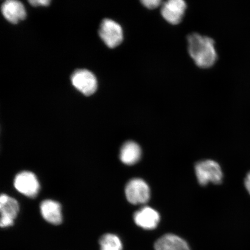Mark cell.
<instances>
[{"label":"cell","mask_w":250,"mask_h":250,"mask_svg":"<svg viewBox=\"0 0 250 250\" xmlns=\"http://www.w3.org/2000/svg\"><path fill=\"white\" fill-rule=\"evenodd\" d=\"M99 34L105 45L110 48H115L123 42V30L121 25L109 19L103 20Z\"/></svg>","instance_id":"obj_3"},{"label":"cell","mask_w":250,"mask_h":250,"mask_svg":"<svg viewBox=\"0 0 250 250\" xmlns=\"http://www.w3.org/2000/svg\"><path fill=\"white\" fill-rule=\"evenodd\" d=\"M186 8V2L183 0H169L162 5L161 14L168 23L177 24L182 21Z\"/></svg>","instance_id":"obj_8"},{"label":"cell","mask_w":250,"mask_h":250,"mask_svg":"<svg viewBox=\"0 0 250 250\" xmlns=\"http://www.w3.org/2000/svg\"><path fill=\"white\" fill-rule=\"evenodd\" d=\"M20 206L17 200L6 194H2L0 197V211H1V228L12 226L17 218Z\"/></svg>","instance_id":"obj_7"},{"label":"cell","mask_w":250,"mask_h":250,"mask_svg":"<svg viewBox=\"0 0 250 250\" xmlns=\"http://www.w3.org/2000/svg\"><path fill=\"white\" fill-rule=\"evenodd\" d=\"M101 250H123V243L115 234L107 233L100 239Z\"/></svg>","instance_id":"obj_14"},{"label":"cell","mask_w":250,"mask_h":250,"mask_svg":"<svg viewBox=\"0 0 250 250\" xmlns=\"http://www.w3.org/2000/svg\"><path fill=\"white\" fill-rule=\"evenodd\" d=\"M155 250H190L188 243L180 237L173 234H167L155 243Z\"/></svg>","instance_id":"obj_12"},{"label":"cell","mask_w":250,"mask_h":250,"mask_svg":"<svg viewBox=\"0 0 250 250\" xmlns=\"http://www.w3.org/2000/svg\"><path fill=\"white\" fill-rule=\"evenodd\" d=\"M134 221L137 226L143 229L152 230L158 226L160 215L154 208L146 206L134 213Z\"/></svg>","instance_id":"obj_9"},{"label":"cell","mask_w":250,"mask_h":250,"mask_svg":"<svg viewBox=\"0 0 250 250\" xmlns=\"http://www.w3.org/2000/svg\"><path fill=\"white\" fill-rule=\"evenodd\" d=\"M41 213L45 220L54 225H59L62 222V208L60 203L45 200L40 205Z\"/></svg>","instance_id":"obj_11"},{"label":"cell","mask_w":250,"mask_h":250,"mask_svg":"<svg viewBox=\"0 0 250 250\" xmlns=\"http://www.w3.org/2000/svg\"><path fill=\"white\" fill-rule=\"evenodd\" d=\"M29 2L31 5L37 7V6H48L51 1L49 0H31Z\"/></svg>","instance_id":"obj_16"},{"label":"cell","mask_w":250,"mask_h":250,"mask_svg":"<svg viewBox=\"0 0 250 250\" xmlns=\"http://www.w3.org/2000/svg\"><path fill=\"white\" fill-rule=\"evenodd\" d=\"M125 195L127 201L133 205L145 204L150 198V189L145 180L133 179L126 184Z\"/></svg>","instance_id":"obj_4"},{"label":"cell","mask_w":250,"mask_h":250,"mask_svg":"<svg viewBox=\"0 0 250 250\" xmlns=\"http://www.w3.org/2000/svg\"><path fill=\"white\" fill-rule=\"evenodd\" d=\"M142 149L138 144L129 141L122 146L120 158L123 163L127 165H134L140 161Z\"/></svg>","instance_id":"obj_13"},{"label":"cell","mask_w":250,"mask_h":250,"mask_svg":"<svg viewBox=\"0 0 250 250\" xmlns=\"http://www.w3.org/2000/svg\"><path fill=\"white\" fill-rule=\"evenodd\" d=\"M188 49L190 57L198 67L210 68L217 60L214 40L210 37L193 33L188 37Z\"/></svg>","instance_id":"obj_1"},{"label":"cell","mask_w":250,"mask_h":250,"mask_svg":"<svg viewBox=\"0 0 250 250\" xmlns=\"http://www.w3.org/2000/svg\"><path fill=\"white\" fill-rule=\"evenodd\" d=\"M195 173L199 183L202 186L210 183L220 184L223 180V174L220 166L214 161L206 160L197 163Z\"/></svg>","instance_id":"obj_2"},{"label":"cell","mask_w":250,"mask_h":250,"mask_svg":"<svg viewBox=\"0 0 250 250\" xmlns=\"http://www.w3.org/2000/svg\"><path fill=\"white\" fill-rule=\"evenodd\" d=\"M14 186L18 192L29 198H34L39 192L40 184L36 175L30 171H22L16 176Z\"/></svg>","instance_id":"obj_6"},{"label":"cell","mask_w":250,"mask_h":250,"mask_svg":"<svg viewBox=\"0 0 250 250\" xmlns=\"http://www.w3.org/2000/svg\"><path fill=\"white\" fill-rule=\"evenodd\" d=\"M141 2L145 7L149 9L157 8L162 4L161 0H143Z\"/></svg>","instance_id":"obj_15"},{"label":"cell","mask_w":250,"mask_h":250,"mask_svg":"<svg viewBox=\"0 0 250 250\" xmlns=\"http://www.w3.org/2000/svg\"><path fill=\"white\" fill-rule=\"evenodd\" d=\"M71 80L74 86L85 96L93 95L98 87V81L95 75L86 69L75 71Z\"/></svg>","instance_id":"obj_5"},{"label":"cell","mask_w":250,"mask_h":250,"mask_svg":"<svg viewBox=\"0 0 250 250\" xmlns=\"http://www.w3.org/2000/svg\"><path fill=\"white\" fill-rule=\"evenodd\" d=\"M245 185L247 190H248L250 195V171L247 174L245 180Z\"/></svg>","instance_id":"obj_17"},{"label":"cell","mask_w":250,"mask_h":250,"mask_svg":"<svg viewBox=\"0 0 250 250\" xmlns=\"http://www.w3.org/2000/svg\"><path fill=\"white\" fill-rule=\"evenodd\" d=\"M1 12L6 20L12 23H17L26 17L23 4L17 0H7L4 2L1 5Z\"/></svg>","instance_id":"obj_10"}]
</instances>
